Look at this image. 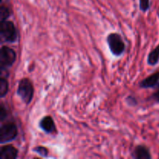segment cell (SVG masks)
Segmentation results:
<instances>
[{"mask_svg":"<svg viewBox=\"0 0 159 159\" xmlns=\"http://www.w3.org/2000/svg\"><path fill=\"white\" fill-rule=\"evenodd\" d=\"M16 93L23 103L26 106L30 105L34 96V87L33 82L28 78H23L20 79L19 81Z\"/></svg>","mask_w":159,"mask_h":159,"instance_id":"1","label":"cell"},{"mask_svg":"<svg viewBox=\"0 0 159 159\" xmlns=\"http://www.w3.org/2000/svg\"><path fill=\"white\" fill-rule=\"evenodd\" d=\"M107 42L113 55L119 57L124 54L126 45L120 34L118 33H110L107 36Z\"/></svg>","mask_w":159,"mask_h":159,"instance_id":"2","label":"cell"},{"mask_svg":"<svg viewBox=\"0 0 159 159\" xmlns=\"http://www.w3.org/2000/svg\"><path fill=\"white\" fill-rule=\"evenodd\" d=\"M0 34L4 41L15 43L18 39V31L12 21L6 20L0 23Z\"/></svg>","mask_w":159,"mask_h":159,"instance_id":"3","label":"cell"},{"mask_svg":"<svg viewBox=\"0 0 159 159\" xmlns=\"http://www.w3.org/2000/svg\"><path fill=\"white\" fill-rule=\"evenodd\" d=\"M18 137V127L14 122H7L0 127V143L2 144L11 142Z\"/></svg>","mask_w":159,"mask_h":159,"instance_id":"4","label":"cell"},{"mask_svg":"<svg viewBox=\"0 0 159 159\" xmlns=\"http://www.w3.org/2000/svg\"><path fill=\"white\" fill-rule=\"evenodd\" d=\"M16 60V53L12 48L8 46H2L0 51V68L1 71L12 66Z\"/></svg>","mask_w":159,"mask_h":159,"instance_id":"5","label":"cell"},{"mask_svg":"<svg viewBox=\"0 0 159 159\" xmlns=\"http://www.w3.org/2000/svg\"><path fill=\"white\" fill-rule=\"evenodd\" d=\"M39 127L43 131L48 134H57V127L52 116H45L39 122Z\"/></svg>","mask_w":159,"mask_h":159,"instance_id":"6","label":"cell"},{"mask_svg":"<svg viewBox=\"0 0 159 159\" xmlns=\"http://www.w3.org/2000/svg\"><path fill=\"white\" fill-rule=\"evenodd\" d=\"M18 149L12 144H6L1 147L0 159H16L18 158Z\"/></svg>","mask_w":159,"mask_h":159,"instance_id":"7","label":"cell"},{"mask_svg":"<svg viewBox=\"0 0 159 159\" xmlns=\"http://www.w3.org/2000/svg\"><path fill=\"white\" fill-rule=\"evenodd\" d=\"M131 157L134 159H151L152 158L148 148L143 144H139L135 147Z\"/></svg>","mask_w":159,"mask_h":159,"instance_id":"8","label":"cell"},{"mask_svg":"<svg viewBox=\"0 0 159 159\" xmlns=\"http://www.w3.org/2000/svg\"><path fill=\"white\" fill-rule=\"evenodd\" d=\"M159 82V71H156L148 76L139 83V86L142 89L155 88Z\"/></svg>","mask_w":159,"mask_h":159,"instance_id":"9","label":"cell"},{"mask_svg":"<svg viewBox=\"0 0 159 159\" xmlns=\"http://www.w3.org/2000/svg\"><path fill=\"white\" fill-rule=\"evenodd\" d=\"M159 61V45L152 50L148 56V64L151 66H155Z\"/></svg>","mask_w":159,"mask_h":159,"instance_id":"10","label":"cell"},{"mask_svg":"<svg viewBox=\"0 0 159 159\" xmlns=\"http://www.w3.org/2000/svg\"><path fill=\"white\" fill-rule=\"evenodd\" d=\"M9 81L7 78L2 75L0 78V97L1 98H4L8 94L9 89Z\"/></svg>","mask_w":159,"mask_h":159,"instance_id":"11","label":"cell"},{"mask_svg":"<svg viewBox=\"0 0 159 159\" xmlns=\"http://www.w3.org/2000/svg\"><path fill=\"white\" fill-rule=\"evenodd\" d=\"M9 16H10L9 9L6 5L2 4L1 7H0V23L7 20Z\"/></svg>","mask_w":159,"mask_h":159,"instance_id":"12","label":"cell"},{"mask_svg":"<svg viewBox=\"0 0 159 159\" xmlns=\"http://www.w3.org/2000/svg\"><path fill=\"white\" fill-rule=\"evenodd\" d=\"M33 151L37 154H38V155H40V156L43 157V158H47L49 155V151L44 146H36L35 148H33Z\"/></svg>","mask_w":159,"mask_h":159,"instance_id":"13","label":"cell"},{"mask_svg":"<svg viewBox=\"0 0 159 159\" xmlns=\"http://www.w3.org/2000/svg\"><path fill=\"white\" fill-rule=\"evenodd\" d=\"M139 7L142 12H147L150 8V0H140Z\"/></svg>","mask_w":159,"mask_h":159,"instance_id":"14","label":"cell"},{"mask_svg":"<svg viewBox=\"0 0 159 159\" xmlns=\"http://www.w3.org/2000/svg\"><path fill=\"white\" fill-rule=\"evenodd\" d=\"M8 116V111L6 110V107H5L4 104L2 102L0 106V121L3 122L6 119Z\"/></svg>","mask_w":159,"mask_h":159,"instance_id":"15","label":"cell"},{"mask_svg":"<svg viewBox=\"0 0 159 159\" xmlns=\"http://www.w3.org/2000/svg\"><path fill=\"white\" fill-rule=\"evenodd\" d=\"M155 88V91L154 92L153 94L152 95L151 98H152L154 101H155V102H158L159 103V82Z\"/></svg>","mask_w":159,"mask_h":159,"instance_id":"16","label":"cell"},{"mask_svg":"<svg viewBox=\"0 0 159 159\" xmlns=\"http://www.w3.org/2000/svg\"><path fill=\"white\" fill-rule=\"evenodd\" d=\"M126 101H127V103L130 106H131V107H134V106H136L137 104H138V101H137L136 98H135L134 96H128V97L127 98V99H126Z\"/></svg>","mask_w":159,"mask_h":159,"instance_id":"17","label":"cell"},{"mask_svg":"<svg viewBox=\"0 0 159 159\" xmlns=\"http://www.w3.org/2000/svg\"><path fill=\"white\" fill-rule=\"evenodd\" d=\"M1 1H2V0H1Z\"/></svg>","mask_w":159,"mask_h":159,"instance_id":"18","label":"cell"}]
</instances>
